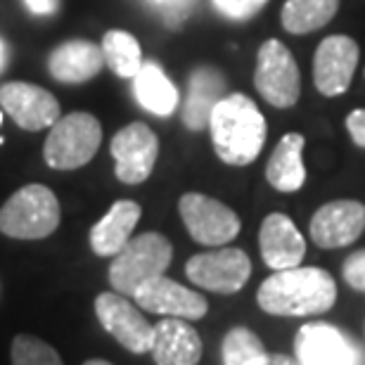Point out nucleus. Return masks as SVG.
Wrapping results in <instances>:
<instances>
[{
	"label": "nucleus",
	"mask_w": 365,
	"mask_h": 365,
	"mask_svg": "<svg viewBox=\"0 0 365 365\" xmlns=\"http://www.w3.org/2000/svg\"><path fill=\"white\" fill-rule=\"evenodd\" d=\"M337 302V282L318 266L273 271L257 292L259 309L277 318H309L327 313Z\"/></svg>",
	"instance_id": "f257e3e1"
},
{
	"label": "nucleus",
	"mask_w": 365,
	"mask_h": 365,
	"mask_svg": "<svg viewBox=\"0 0 365 365\" xmlns=\"http://www.w3.org/2000/svg\"><path fill=\"white\" fill-rule=\"evenodd\" d=\"M211 140L221 162L247 166L261 155L266 143V119L257 102L242 93H232L218 102L209 119Z\"/></svg>",
	"instance_id": "f03ea898"
},
{
	"label": "nucleus",
	"mask_w": 365,
	"mask_h": 365,
	"mask_svg": "<svg viewBox=\"0 0 365 365\" xmlns=\"http://www.w3.org/2000/svg\"><path fill=\"white\" fill-rule=\"evenodd\" d=\"M60 225V202L46 185H24L0 209V232L14 240H43Z\"/></svg>",
	"instance_id": "7ed1b4c3"
},
{
	"label": "nucleus",
	"mask_w": 365,
	"mask_h": 365,
	"mask_svg": "<svg viewBox=\"0 0 365 365\" xmlns=\"http://www.w3.org/2000/svg\"><path fill=\"white\" fill-rule=\"evenodd\" d=\"M173 247L162 232H143L128 240L109 266V282L119 294L133 297V292L148 280L164 275L171 266Z\"/></svg>",
	"instance_id": "20e7f679"
},
{
	"label": "nucleus",
	"mask_w": 365,
	"mask_h": 365,
	"mask_svg": "<svg viewBox=\"0 0 365 365\" xmlns=\"http://www.w3.org/2000/svg\"><path fill=\"white\" fill-rule=\"evenodd\" d=\"M46 138L43 157L50 169L74 171L95 157L102 143V126L88 112H74L60 116Z\"/></svg>",
	"instance_id": "39448f33"
},
{
	"label": "nucleus",
	"mask_w": 365,
	"mask_h": 365,
	"mask_svg": "<svg viewBox=\"0 0 365 365\" xmlns=\"http://www.w3.org/2000/svg\"><path fill=\"white\" fill-rule=\"evenodd\" d=\"M180 218L190 237L207 247L230 245L240 235V216L223 202L202 192H185L178 202Z\"/></svg>",
	"instance_id": "423d86ee"
},
{
	"label": "nucleus",
	"mask_w": 365,
	"mask_h": 365,
	"mask_svg": "<svg viewBox=\"0 0 365 365\" xmlns=\"http://www.w3.org/2000/svg\"><path fill=\"white\" fill-rule=\"evenodd\" d=\"M254 86L268 105L277 109H287L297 105L302 93V76L294 57L280 41H266L257 55V74Z\"/></svg>",
	"instance_id": "0eeeda50"
},
{
	"label": "nucleus",
	"mask_w": 365,
	"mask_h": 365,
	"mask_svg": "<svg viewBox=\"0 0 365 365\" xmlns=\"http://www.w3.org/2000/svg\"><path fill=\"white\" fill-rule=\"evenodd\" d=\"M187 280L216 294H235L250 282L252 261L237 247H218V250L195 254L185 264Z\"/></svg>",
	"instance_id": "6e6552de"
},
{
	"label": "nucleus",
	"mask_w": 365,
	"mask_h": 365,
	"mask_svg": "<svg viewBox=\"0 0 365 365\" xmlns=\"http://www.w3.org/2000/svg\"><path fill=\"white\" fill-rule=\"evenodd\" d=\"M299 365H363L365 356L344 330L330 323L302 325L294 337Z\"/></svg>",
	"instance_id": "1a4fd4ad"
},
{
	"label": "nucleus",
	"mask_w": 365,
	"mask_h": 365,
	"mask_svg": "<svg viewBox=\"0 0 365 365\" xmlns=\"http://www.w3.org/2000/svg\"><path fill=\"white\" fill-rule=\"evenodd\" d=\"M95 313L102 327L130 354H148L152 349L155 325L119 292H102L95 299Z\"/></svg>",
	"instance_id": "9d476101"
},
{
	"label": "nucleus",
	"mask_w": 365,
	"mask_h": 365,
	"mask_svg": "<svg viewBox=\"0 0 365 365\" xmlns=\"http://www.w3.org/2000/svg\"><path fill=\"white\" fill-rule=\"evenodd\" d=\"M116 178L126 185H140L150 178L159 157V138L148 123L133 121L112 138Z\"/></svg>",
	"instance_id": "9b49d317"
},
{
	"label": "nucleus",
	"mask_w": 365,
	"mask_h": 365,
	"mask_svg": "<svg viewBox=\"0 0 365 365\" xmlns=\"http://www.w3.org/2000/svg\"><path fill=\"white\" fill-rule=\"evenodd\" d=\"M133 302L140 309L150 313H159L164 318L180 320H200L207 316L209 304L200 292L182 287L180 282L171 280L166 275H159L155 280H148L133 292Z\"/></svg>",
	"instance_id": "f8f14e48"
},
{
	"label": "nucleus",
	"mask_w": 365,
	"mask_h": 365,
	"mask_svg": "<svg viewBox=\"0 0 365 365\" xmlns=\"http://www.w3.org/2000/svg\"><path fill=\"white\" fill-rule=\"evenodd\" d=\"M365 230V204L356 200H334L323 204L311 218L309 232L320 250H341L354 245Z\"/></svg>",
	"instance_id": "ddd939ff"
},
{
	"label": "nucleus",
	"mask_w": 365,
	"mask_h": 365,
	"mask_svg": "<svg viewBox=\"0 0 365 365\" xmlns=\"http://www.w3.org/2000/svg\"><path fill=\"white\" fill-rule=\"evenodd\" d=\"M359 64V43L349 36H327L313 57V81L325 98H337L351 86Z\"/></svg>",
	"instance_id": "4468645a"
},
{
	"label": "nucleus",
	"mask_w": 365,
	"mask_h": 365,
	"mask_svg": "<svg viewBox=\"0 0 365 365\" xmlns=\"http://www.w3.org/2000/svg\"><path fill=\"white\" fill-rule=\"evenodd\" d=\"M0 107L24 130L50 128L60 119V102L41 86L10 81L0 86Z\"/></svg>",
	"instance_id": "2eb2a0df"
},
{
	"label": "nucleus",
	"mask_w": 365,
	"mask_h": 365,
	"mask_svg": "<svg viewBox=\"0 0 365 365\" xmlns=\"http://www.w3.org/2000/svg\"><path fill=\"white\" fill-rule=\"evenodd\" d=\"M261 259L273 271H287V268L302 266L306 257V240L299 232L294 221L287 214H268L259 230Z\"/></svg>",
	"instance_id": "dca6fc26"
},
{
	"label": "nucleus",
	"mask_w": 365,
	"mask_h": 365,
	"mask_svg": "<svg viewBox=\"0 0 365 365\" xmlns=\"http://www.w3.org/2000/svg\"><path fill=\"white\" fill-rule=\"evenodd\" d=\"M150 351L157 365H197L202 359V339L190 320L164 318L155 323Z\"/></svg>",
	"instance_id": "f3484780"
},
{
	"label": "nucleus",
	"mask_w": 365,
	"mask_h": 365,
	"mask_svg": "<svg viewBox=\"0 0 365 365\" xmlns=\"http://www.w3.org/2000/svg\"><path fill=\"white\" fill-rule=\"evenodd\" d=\"M105 67V55L91 41H67L57 46L48 57L50 76L62 83H86Z\"/></svg>",
	"instance_id": "a211bd4d"
},
{
	"label": "nucleus",
	"mask_w": 365,
	"mask_h": 365,
	"mask_svg": "<svg viewBox=\"0 0 365 365\" xmlns=\"http://www.w3.org/2000/svg\"><path fill=\"white\" fill-rule=\"evenodd\" d=\"M140 204L133 200L114 202L105 216L93 225L91 230V247L98 257H116L128 240L133 237V230L140 221Z\"/></svg>",
	"instance_id": "6ab92c4d"
},
{
	"label": "nucleus",
	"mask_w": 365,
	"mask_h": 365,
	"mask_svg": "<svg viewBox=\"0 0 365 365\" xmlns=\"http://www.w3.org/2000/svg\"><path fill=\"white\" fill-rule=\"evenodd\" d=\"M225 98V81L214 67H197L187 78V98L182 105V123L190 130L209 126L211 112Z\"/></svg>",
	"instance_id": "aec40b11"
},
{
	"label": "nucleus",
	"mask_w": 365,
	"mask_h": 365,
	"mask_svg": "<svg viewBox=\"0 0 365 365\" xmlns=\"http://www.w3.org/2000/svg\"><path fill=\"white\" fill-rule=\"evenodd\" d=\"M304 135L287 133L275 145L271 159L266 164V180L271 182L277 192H297L306 182V166L302 159Z\"/></svg>",
	"instance_id": "412c9836"
},
{
	"label": "nucleus",
	"mask_w": 365,
	"mask_h": 365,
	"mask_svg": "<svg viewBox=\"0 0 365 365\" xmlns=\"http://www.w3.org/2000/svg\"><path fill=\"white\" fill-rule=\"evenodd\" d=\"M133 95L138 105L157 116H169L178 107V91L169 81L157 62H143L140 71L133 76Z\"/></svg>",
	"instance_id": "4be33fe9"
},
{
	"label": "nucleus",
	"mask_w": 365,
	"mask_h": 365,
	"mask_svg": "<svg viewBox=\"0 0 365 365\" xmlns=\"http://www.w3.org/2000/svg\"><path fill=\"white\" fill-rule=\"evenodd\" d=\"M339 0H287L282 7V26L289 34H311L330 24Z\"/></svg>",
	"instance_id": "5701e85b"
},
{
	"label": "nucleus",
	"mask_w": 365,
	"mask_h": 365,
	"mask_svg": "<svg viewBox=\"0 0 365 365\" xmlns=\"http://www.w3.org/2000/svg\"><path fill=\"white\" fill-rule=\"evenodd\" d=\"M102 55H105V64L121 78H133L143 67V53L140 43L135 41V36L128 31H107L102 38Z\"/></svg>",
	"instance_id": "b1692460"
},
{
	"label": "nucleus",
	"mask_w": 365,
	"mask_h": 365,
	"mask_svg": "<svg viewBox=\"0 0 365 365\" xmlns=\"http://www.w3.org/2000/svg\"><path fill=\"white\" fill-rule=\"evenodd\" d=\"M266 354L261 337L245 325L232 327L223 337V365H252Z\"/></svg>",
	"instance_id": "393cba45"
},
{
	"label": "nucleus",
	"mask_w": 365,
	"mask_h": 365,
	"mask_svg": "<svg viewBox=\"0 0 365 365\" xmlns=\"http://www.w3.org/2000/svg\"><path fill=\"white\" fill-rule=\"evenodd\" d=\"M12 365H64L60 354L31 334H17L12 341Z\"/></svg>",
	"instance_id": "a878e982"
},
{
	"label": "nucleus",
	"mask_w": 365,
	"mask_h": 365,
	"mask_svg": "<svg viewBox=\"0 0 365 365\" xmlns=\"http://www.w3.org/2000/svg\"><path fill=\"white\" fill-rule=\"evenodd\" d=\"M268 0H211V5L223 14L225 19L232 21H245L252 19L254 14L261 12Z\"/></svg>",
	"instance_id": "bb28decb"
},
{
	"label": "nucleus",
	"mask_w": 365,
	"mask_h": 365,
	"mask_svg": "<svg viewBox=\"0 0 365 365\" xmlns=\"http://www.w3.org/2000/svg\"><path fill=\"white\" fill-rule=\"evenodd\" d=\"M341 275H344V282L349 287L365 294V250H359L351 257H346V261L341 264Z\"/></svg>",
	"instance_id": "cd10ccee"
},
{
	"label": "nucleus",
	"mask_w": 365,
	"mask_h": 365,
	"mask_svg": "<svg viewBox=\"0 0 365 365\" xmlns=\"http://www.w3.org/2000/svg\"><path fill=\"white\" fill-rule=\"evenodd\" d=\"M346 128H349L351 140L365 150V109H354V112L346 116Z\"/></svg>",
	"instance_id": "c85d7f7f"
},
{
	"label": "nucleus",
	"mask_w": 365,
	"mask_h": 365,
	"mask_svg": "<svg viewBox=\"0 0 365 365\" xmlns=\"http://www.w3.org/2000/svg\"><path fill=\"white\" fill-rule=\"evenodd\" d=\"M24 5L29 7V12L43 14V17L55 14L57 10H60V0H24Z\"/></svg>",
	"instance_id": "c756f323"
},
{
	"label": "nucleus",
	"mask_w": 365,
	"mask_h": 365,
	"mask_svg": "<svg viewBox=\"0 0 365 365\" xmlns=\"http://www.w3.org/2000/svg\"><path fill=\"white\" fill-rule=\"evenodd\" d=\"M252 365H299V361L284 354H266V356H261L259 361H254Z\"/></svg>",
	"instance_id": "7c9ffc66"
},
{
	"label": "nucleus",
	"mask_w": 365,
	"mask_h": 365,
	"mask_svg": "<svg viewBox=\"0 0 365 365\" xmlns=\"http://www.w3.org/2000/svg\"><path fill=\"white\" fill-rule=\"evenodd\" d=\"M5 67V43L0 41V69Z\"/></svg>",
	"instance_id": "2f4dec72"
},
{
	"label": "nucleus",
	"mask_w": 365,
	"mask_h": 365,
	"mask_svg": "<svg viewBox=\"0 0 365 365\" xmlns=\"http://www.w3.org/2000/svg\"><path fill=\"white\" fill-rule=\"evenodd\" d=\"M83 365H112L109 361H102V359H93V361H86Z\"/></svg>",
	"instance_id": "473e14b6"
},
{
	"label": "nucleus",
	"mask_w": 365,
	"mask_h": 365,
	"mask_svg": "<svg viewBox=\"0 0 365 365\" xmlns=\"http://www.w3.org/2000/svg\"><path fill=\"white\" fill-rule=\"evenodd\" d=\"M0 123H3V112H0Z\"/></svg>",
	"instance_id": "72a5a7b5"
},
{
	"label": "nucleus",
	"mask_w": 365,
	"mask_h": 365,
	"mask_svg": "<svg viewBox=\"0 0 365 365\" xmlns=\"http://www.w3.org/2000/svg\"><path fill=\"white\" fill-rule=\"evenodd\" d=\"M159 3H162V0H159Z\"/></svg>",
	"instance_id": "f704fd0d"
}]
</instances>
